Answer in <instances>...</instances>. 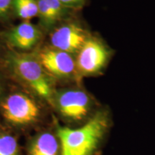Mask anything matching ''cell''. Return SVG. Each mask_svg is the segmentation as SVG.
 Returning a JSON list of instances; mask_svg holds the SVG:
<instances>
[{
    "instance_id": "11",
    "label": "cell",
    "mask_w": 155,
    "mask_h": 155,
    "mask_svg": "<svg viewBox=\"0 0 155 155\" xmlns=\"http://www.w3.org/2000/svg\"><path fill=\"white\" fill-rule=\"evenodd\" d=\"M12 7L15 19L30 21L38 16V0H13Z\"/></svg>"
},
{
    "instance_id": "6",
    "label": "cell",
    "mask_w": 155,
    "mask_h": 155,
    "mask_svg": "<svg viewBox=\"0 0 155 155\" xmlns=\"http://www.w3.org/2000/svg\"><path fill=\"white\" fill-rule=\"evenodd\" d=\"M91 34L76 14L55 26L45 37V42L75 56Z\"/></svg>"
},
{
    "instance_id": "15",
    "label": "cell",
    "mask_w": 155,
    "mask_h": 155,
    "mask_svg": "<svg viewBox=\"0 0 155 155\" xmlns=\"http://www.w3.org/2000/svg\"><path fill=\"white\" fill-rule=\"evenodd\" d=\"M65 7L75 11H80L88 3V0H58Z\"/></svg>"
},
{
    "instance_id": "12",
    "label": "cell",
    "mask_w": 155,
    "mask_h": 155,
    "mask_svg": "<svg viewBox=\"0 0 155 155\" xmlns=\"http://www.w3.org/2000/svg\"><path fill=\"white\" fill-rule=\"evenodd\" d=\"M0 155H19L18 143L14 136L0 131Z\"/></svg>"
},
{
    "instance_id": "8",
    "label": "cell",
    "mask_w": 155,
    "mask_h": 155,
    "mask_svg": "<svg viewBox=\"0 0 155 155\" xmlns=\"http://www.w3.org/2000/svg\"><path fill=\"white\" fill-rule=\"evenodd\" d=\"M2 36L9 50L23 53H32L45 40L41 29L30 21H22L3 28Z\"/></svg>"
},
{
    "instance_id": "2",
    "label": "cell",
    "mask_w": 155,
    "mask_h": 155,
    "mask_svg": "<svg viewBox=\"0 0 155 155\" xmlns=\"http://www.w3.org/2000/svg\"><path fill=\"white\" fill-rule=\"evenodd\" d=\"M2 69L16 84L32 93L50 108L58 85L33 53L9 50Z\"/></svg>"
},
{
    "instance_id": "16",
    "label": "cell",
    "mask_w": 155,
    "mask_h": 155,
    "mask_svg": "<svg viewBox=\"0 0 155 155\" xmlns=\"http://www.w3.org/2000/svg\"><path fill=\"white\" fill-rule=\"evenodd\" d=\"M2 29L0 28V68H2L4 63H5V58L7 57V53L9 51V48L5 44V40L2 36Z\"/></svg>"
},
{
    "instance_id": "14",
    "label": "cell",
    "mask_w": 155,
    "mask_h": 155,
    "mask_svg": "<svg viewBox=\"0 0 155 155\" xmlns=\"http://www.w3.org/2000/svg\"><path fill=\"white\" fill-rule=\"evenodd\" d=\"M14 83V81L12 80L6 71L0 68V103L9 91Z\"/></svg>"
},
{
    "instance_id": "7",
    "label": "cell",
    "mask_w": 155,
    "mask_h": 155,
    "mask_svg": "<svg viewBox=\"0 0 155 155\" xmlns=\"http://www.w3.org/2000/svg\"><path fill=\"white\" fill-rule=\"evenodd\" d=\"M112 50L101 38L91 34L75 56L77 73L82 81L85 77L96 76L107 66Z\"/></svg>"
},
{
    "instance_id": "9",
    "label": "cell",
    "mask_w": 155,
    "mask_h": 155,
    "mask_svg": "<svg viewBox=\"0 0 155 155\" xmlns=\"http://www.w3.org/2000/svg\"><path fill=\"white\" fill-rule=\"evenodd\" d=\"M61 142L53 129L35 137L29 147L28 155H61Z\"/></svg>"
},
{
    "instance_id": "1",
    "label": "cell",
    "mask_w": 155,
    "mask_h": 155,
    "mask_svg": "<svg viewBox=\"0 0 155 155\" xmlns=\"http://www.w3.org/2000/svg\"><path fill=\"white\" fill-rule=\"evenodd\" d=\"M54 130L61 142V155H99L113 127L110 108L103 106L89 121L81 127L62 125L53 116Z\"/></svg>"
},
{
    "instance_id": "13",
    "label": "cell",
    "mask_w": 155,
    "mask_h": 155,
    "mask_svg": "<svg viewBox=\"0 0 155 155\" xmlns=\"http://www.w3.org/2000/svg\"><path fill=\"white\" fill-rule=\"evenodd\" d=\"M12 5L13 0H0V25L3 28L11 26L15 19Z\"/></svg>"
},
{
    "instance_id": "10",
    "label": "cell",
    "mask_w": 155,
    "mask_h": 155,
    "mask_svg": "<svg viewBox=\"0 0 155 155\" xmlns=\"http://www.w3.org/2000/svg\"><path fill=\"white\" fill-rule=\"evenodd\" d=\"M38 25L46 37L61 21L52 10L46 0H38Z\"/></svg>"
},
{
    "instance_id": "4",
    "label": "cell",
    "mask_w": 155,
    "mask_h": 155,
    "mask_svg": "<svg viewBox=\"0 0 155 155\" xmlns=\"http://www.w3.org/2000/svg\"><path fill=\"white\" fill-rule=\"evenodd\" d=\"M42 104L45 103L32 93L15 83L0 103V115L13 127L25 129L33 127L42 119Z\"/></svg>"
},
{
    "instance_id": "3",
    "label": "cell",
    "mask_w": 155,
    "mask_h": 155,
    "mask_svg": "<svg viewBox=\"0 0 155 155\" xmlns=\"http://www.w3.org/2000/svg\"><path fill=\"white\" fill-rule=\"evenodd\" d=\"M102 105L81 84L57 87L50 108L64 126L75 128L86 124Z\"/></svg>"
},
{
    "instance_id": "5",
    "label": "cell",
    "mask_w": 155,
    "mask_h": 155,
    "mask_svg": "<svg viewBox=\"0 0 155 155\" xmlns=\"http://www.w3.org/2000/svg\"><path fill=\"white\" fill-rule=\"evenodd\" d=\"M45 71L61 86L81 84L77 73L75 56L44 43L32 52Z\"/></svg>"
}]
</instances>
